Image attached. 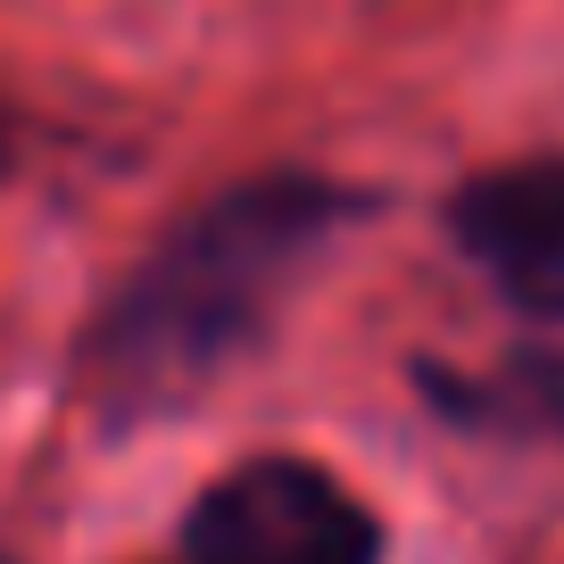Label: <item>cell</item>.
<instances>
[{"label":"cell","instance_id":"6da1fadb","mask_svg":"<svg viewBox=\"0 0 564 564\" xmlns=\"http://www.w3.org/2000/svg\"><path fill=\"white\" fill-rule=\"evenodd\" d=\"M357 199L324 175H258L183 216L91 324V373L108 399H183L232 349L265 333L282 291L307 274Z\"/></svg>","mask_w":564,"mask_h":564},{"label":"cell","instance_id":"7a4b0ae2","mask_svg":"<svg viewBox=\"0 0 564 564\" xmlns=\"http://www.w3.org/2000/svg\"><path fill=\"white\" fill-rule=\"evenodd\" d=\"M175 564H382V523L307 457H249L183 514Z\"/></svg>","mask_w":564,"mask_h":564},{"label":"cell","instance_id":"3957f363","mask_svg":"<svg viewBox=\"0 0 564 564\" xmlns=\"http://www.w3.org/2000/svg\"><path fill=\"white\" fill-rule=\"evenodd\" d=\"M448 232L507 307L564 324V159H514L474 175L448 199Z\"/></svg>","mask_w":564,"mask_h":564},{"label":"cell","instance_id":"277c9868","mask_svg":"<svg viewBox=\"0 0 564 564\" xmlns=\"http://www.w3.org/2000/svg\"><path fill=\"white\" fill-rule=\"evenodd\" d=\"M465 423H514V432H564V366H507L498 390L432 382Z\"/></svg>","mask_w":564,"mask_h":564}]
</instances>
